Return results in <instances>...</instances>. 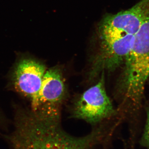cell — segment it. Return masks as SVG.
Instances as JSON below:
<instances>
[{
  "instance_id": "cell-5",
  "label": "cell",
  "mask_w": 149,
  "mask_h": 149,
  "mask_svg": "<svg viewBox=\"0 0 149 149\" xmlns=\"http://www.w3.org/2000/svg\"><path fill=\"white\" fill-rule=\"evenodd\" d=\"M104 73L97 83L85 91L75 104L73 116L75 118L95 125L114 114L106 91Z\"/></svg>"
},
{
  "instance_id": "cell-1",
  "label": "cell",
  "mask_w": 149,
  "mask_h": 149,
  "mask_svg": "<svg viewBox=\"0 0 149 149\" xmlns=\"http://www.w3.org/2000/svg\"><path fill=\"white\" fill-rule=\"evenodd\" d=\"M99 139L96 130L74 137L61 129L59 123L29 116L19 120L10 140L14 149H93Z\"/></svg>"
},
{
  "instance_id": "cell-8",
  "label": "cell",
  "mask_w": 149,
  "mask_h": 149,
  "mask_svg": "<svg viewBox=\"0 0 149 149\" xmlns=\"http://www.w3.org/2000/svg\"><path fill=\"white\" fill-rule=\"evenodd\" d=\"M140 143L146 149H149V107L147 109L146 122Z\"/></svg>"
},
{
  "instance_id": "cell-3",
  "label": "cell",
  "mask_w": 149,
  "mask_h": 149,
  "mask_svg": "<svg viewBox=\"0 0 149 149\" xmlns=\"http://www.w3.org/2000/svg\"><path fill=\"white\" fill-rule=\"evenodd\" d=\"M100 50L95 60L94 70L104 72L117 68L125 59L132 48L134 35L99 24Z\"/></svg>"
},
{
  "instance_id": "cell-7",
  "label": "cell",
  "mask_w": 149,
  "mask_h": 149,
  "mask_svg": "<svg viewBox=\"0 0 149 149\" xmlns=\"http://www.w3.org/2000/svg\"><path fill=\"white\" fill-rule=\"evenodd\" d=\"M149 16V0H141L132 7L116 14L108 15L100 23L107 27L134 35Z\"/></svg>"
},
{
  "instance_id": "cell-4",
  "label": "cell",
  "mask_w": 149,
  "mask_h": 149,
  "mask_svg": "<svg viewBox=\"0 0 149 149\" xmlns=\"http://www.w3.org/2000/svg\"><path fill=\"white\" fill-rule=\"evenodd\" d=\"M65 88L61 71L56 67L46 71L37 99L32 104L34 114L44 120L59 122Z\"/></svg>"
},
{
  "instance_id": "cell-2",
  "label": "cell",
  "mask_w": 149,
  "mask_h": 149,
  "mask_svg": "<svg viewBox=\"0 0 149 149\" xmlns=\"http://www.w3.org/2000/svg\"><path fill=\"white\" fill-rule=\"evenodd\" d=\"M134 35L125 62L122 86L125 97L134 104H140L149 76V16Z\"/></svg>"
},
{
  "instance_id": "cell-6",
  "label": "cell",
  "mask_w": 149,
  "mask_h": 149,
  "mask_svg": "<svg viewBox=\"0 0 149 149\" xmlns=\"http://www.w3.org/2000/svg\"><path fill=\"white\" fill-rule=\"evenodd\" d=\"M45 69L44 65L31 58L22 60L15 69L13 75L15 88L30 99L32 104L37 99L42 86Z\"/></svg>"
}]
</instances>
